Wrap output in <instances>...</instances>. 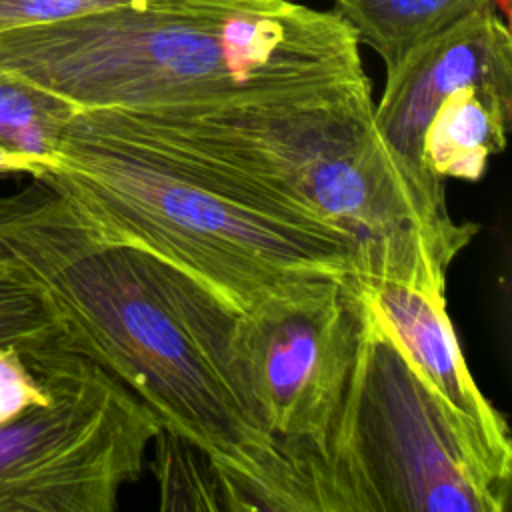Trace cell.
<instances>
[{"label":"cell","instance_id":"1","mask_svg":"<svg viewBox=\"0 0 512 512\" xmlns=\"http://www.w3.org/2000/svg\"><path fill=\"white\" fill-rule=\"evenodd\" d=\"M0 226L44 290L70 350L124 384L216 470L228 510L318 512L312 484L266 428L234 344L236 312L172 262L52 196Z\"/></svg>","mask_w":512,"mask_h":512},{"label":"cell","instance_id":"2","mask_svg":"<svg viewBox=\"0 0 512 512\" xmlns=\"http://www.w3.org/2000/svg\"><path fill=\"white\" fill-rule=\"evenodd\" d=\"M40 176L94 226L172 262L236 314L358 276L348 230L180 116L74 110Z\"/></svg>","mask_w":512,"mask_h":512},{"label":"cell","instance_id":"3","mask_svg":"<svg viewBox=\"0 0 512 512\" xmlns=\"http://www.w3.org/2000/svg\"><path fill=\"white\" fill-rule=\"evenodd\" d=\"M354 30L290 0H180L0 32V70L76 110L372 104Z\"/></svg>","mask_w":512,"mask_h":512},{"label":"cell","instance_id":"4","mask_svg":"<svg viewBox=\"0 0 512 512\" xmlns=\"http://www.w3.org/2000/svg\"><path fill=\"white\" fill-rule=\"evenodd\" d=\"M374 104L252 108L230 116L250 160L348 230L356 282L446 286L478 226L448 212L444 180L380 134Z\"/></svg>","mask_w":512,"mask_h":512},{"label":"cell","instance_id":"5","mask_svg":"<svg viewBox=\"0 0 512 512\" xmlns=\"http://www.w3.org/2000/svg\"><path fill=\"white\" fill-rule=\"evenodd\" d=\"M358 296L360 336L326 460V512L506 510L512 468L478 444Z\"/></svg>","mask_w":512,"mask_h":512},{"label":"cell","instance_id":"6","mask_svg":"<svg viewBox=\"0 0 512 512\" xmlns=\"http://www.w3.org/2000/svg\"><path fill=\"white\" fill-rule=\"evenodd\" d=\"M160 420L112 374L64 350L50 396L0 424V506L110 512L136 480Z\"/></svg>","mask_w":512,"mask_h":512},{"label":"cell","instance_id":"7","mask_svg":"<svg viewBox=\"0 0 512 512\" xmlns=\"http://www.w3.org/2000/svg\"><path fill=\"white\" fill-rule=\"evenodd\" d=\"M360 336L352 280H328L236 314L234 344L260 416L326 512V460Z\"/></svg>","mask_w":512,"mask_h":512},{"label":"cell","instance_id":"8","mask_svg":"<svg viewBox=\"0 0 512 512\" xmlns=\"http://www.w3.org/2000/svg\"><path fill=\"white\" fill-rule=\"evenodd\" d=\"M478 86L512 98V36L494 2L420 46L390 76L374 124L414 164H422V134L438 104L456 90Z\"/></svg>","mask_w":512,"mask_h":512},{"label":"cell","instance_id":"9","mask_svg":"<svg viewBox=\"0 0 512 512\" xmlns=\"http://www.w3.org/2000/svg\"><path fill=\"white\" fill-rule=\"evenodd\" d=\"M352 282L430 390L498 464L512 468L506 420L470 374L448 316L446 286Z\"/></svg>","mask_w":512,"mask_h":512},{"label":"cell","instance_id":"10","mask_svg":"<svg viewBox=\"0 0 512 512\" xmlns=\"http://www.w3.org/2000/svg\"><path fill=\"white\" fill-rule=\"evenodd\" d=\"M512 118V98L468 86L444 98L424 134L420 160L440 180L482 178L488 158L502 152Z\"/></svg>","mask_w":512,"mask_h":512},{"label":"cell","instance_id":"11","mask_svg":"<svg viewBox=\"0 0 512 512\" xmlns=\"http://www.w3.org/2000/svg\"><path fill=\"white\" fill-rule=\"evenodd\" d=\"M334 12L384 62L386 76L394 74L420 46L462 18L500 0H332ZM508 0H502V8Z\"/></svg>","mask_w":512,"mask_h":512},{"label":"cell","instance_id":"12","mask_svg":"<svg viewBox=\"0 0 512 512\" xmlns=\"http://www.w3.org/2000/svg\"><path fill=\"white\" fill-rule=\"evenodd\" d=\"M76 108L0 70V144L42 174L52 162L62 126Z\"/></svg>","mask_w":512,"mask_h":512},{"label":"cell","instance_id":"13","mask_svg":"<svg viewBox=\"0 0 512 512\" xmlns=\"http://www.w3.org/2000/svg\"><path fill=\"white\" fill-rule=\"evenodd\" d=\"M152 448L150 468L164 510H228L224 486L196 446L160 428Z\"/></svg>","mask_w":512,"mask_h":512},{"label":"cell","instance_id":"14","mask_svg":"<svg viewBox=\"0 0 512 512\" xmlns=\"http://www.w3.org/2000/svg\"><path fill=\"white\" fill-rule=\"evenodd\" d=\"M64 344L50 302L16 258H0V350L38 352Z\"/></svg>","mask_w":512,"mask_h":512},{"label":"cell","instance_id":"15","mask_svg":"<svg viewBox=\"0 0 512 512\" xmlns=\"http://www.w3.org/2000/svg\"><path fill=\"white\" fill-rule=\"evenodd\" d=\"M68 348H50L36 356L38 368L24 364L22 350H0V424L50 396V374L56 358Z\"/></svg>","mask_w":512,"mask_h":512},{"label":"cell","instance_id":"16","mask_svg":"<svg viewBox=\"0 0 512 512\" xmlns=\"http://www.w3.org/2000/svg\"><path fill=\"white\" fill-rule=\"evenodd\" d=\"M158 2L180 0H0V32Z\"/></svg>","mask_w":512,"mask_h":512},{"label":"cell","instance_id":"17","mask_svg":"<svg viewBox=\"0 0 512 512\" xmlns=\"http://www.w3.org/2000/svg\"><path fill=\"white\" fill-rule=\"evenodd\" d=\"M8 170H36V168L0 144V172H8Z\"/></svg>","mask_w":512,"mask_h":512}]
</instances>
